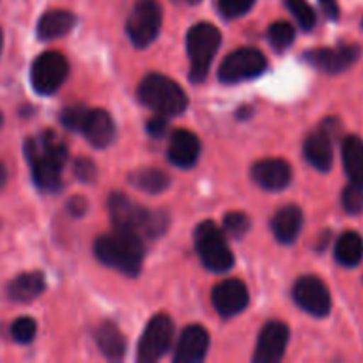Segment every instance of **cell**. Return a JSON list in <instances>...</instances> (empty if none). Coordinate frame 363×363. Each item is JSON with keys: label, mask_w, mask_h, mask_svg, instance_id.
Masks as SVG:
<instances>
[{"label": "cell", "mask_w": 363, "mask_h": 363, "mask_svg": "<svg viewBox=\"0 0 363 363\" xmlns=\"http://www.w3.org/2000/svg\"><path fill=\"white\" fill-rule=\"evenodd\" d=\"M268 39L277 52H284L294 41V27L287 21H275L268 30Z\"/></svg>", "instance_id": "4316f807"}, {"label": "cell", "mask_w": 363, "mask_h": 363, "mask_svg": "<svg viewBox=\"0 0 363 363\" xmlns=\"http://www.w3.org/2000/svg\"><path fill=\"white\" fill-rule=\"evenodd\" d=\"M201 156V142L191 131L176 130L169 142V160L176 167L190 169Z\"/></svg>", "instance_id": "e0dca14e"}, {"label": "cell", "mask_w": 363, "mask_h": 363, "mask_svg": "<svg viewBox=\"0 0 363 363\" xmlns=\"http://www.w3.org/2000/svg\"><path fill=\"white\" fill-rule=\"evenodd\" d=\"M289 342V328L282 321H269L259 335L254 353L255 363H277L286 354Z\"/></svg>", "instance_id": "4fadbf2b"}, {"label": "cell", "mask_w": 363, "mask_h": 363, "mask_svg": "<svg viewBox=\"0 0 363 363\" xmlns=\"http://www.w3.org/2000/svg\"><path fill=\"white\" fill-rule=\"evenodd\" d=\"M248 289L241 280H223L213 289V305L222 318H233L247 308Z\"/></svg>", "instance_id": "5bb4252c"}, {"label": "cell", "mask_w": 363, "mask_h": 363, "mask_svg": "<svg viewBox=\"0 0 363 363\" xmlns=\"http://www.w3.org/2000/svg\"><path fill=\"white\" fill-rule=\"evenodd\" d=\"M186 2L188 4H199V2H201V0H186Z\"/></svg>", "instance_id": "ab89813d"}, {"label": "cell", "mask_w": 363, "mask_h": 363, "mask_svg": "<svg viewBox=\"0 0 363 363\" xmlns=\"http://www.w3.org/2000/svg\"><path fill=\"white\" fill-rule=\"evenodd\" d=\"M94 252L103 264L128 277H137L144 261V245L140 234L116 227L112 234H105L94 245Z\"/></svg>", "instance_id": "7a4b0ae2"}, {"label": "cell", "mask_w": 363, "mask_h": 363, "mask_svg": "<svg viewBox=\"0 0 363 363\" xmlns=\"http://www.w3.org/2000/svg\"><path fill=\"white\" fill-rule=\"evenodd\" d=\"M85 206H87V202H85L84 197H73L69 202H67V208H69V211L73 213L74 216L84 215Z\"/></svg>", "instance_id": "d590c367"}, {"label": "cell", "mask_w": 363, "mask_h": 363, "mask_svg": "<svg viewBox=\"0 0 363 363\" xmlns=\"http://www.w3.org/2000/svg\"><path fill=\"white\" fill-rule=\"evenodd\" d=\"M286 6L291 11V14L296 18V21L303 30H312L314 28L315 13L307 0H286Z\"/></svg>", "instance_id": "83f0119b"}, {"label": "cell", "mask_w": 363, "mask_h": 363, "mask_svg": "<svg viewBox=\"0 0 363 363\" xmlns=\"http://www.w3.org/2000/svg\"><path fill=\"white\" fill-rule=\"evenodd\" d=\"M73 170H74V176H77L80 181H84V183H91V181H94L96 174H98L94 162L89 158L74 160Z\"/></svg>", "instance_id": "836d02e7"}, {"label": "cell", "mask_w": 363, "mask_h": 363, "mask_svg": "<svg viewBox=\"0 0 363 363\" xmlns=\"http://www.w3.org/2000/svg\"><path fill=\"white\" fill-rule=\"evenodd\" d=\"M294 301L308 314L326 318L332 311L330 291L318 277H301L293 287Z\"/></svg>", "instance_id": "8fae6325"}, {"label": "cell", "mask_w": 363, "mask_h": 363, "mask_svg": "<svg viewBox=\"0 0 363 363\" xmlns=\"http://www.w3.org/2000/svg\"><path fill=\"white\" fill-rule=\"evenodd\" d=\"M220 45H222V32L208 21H201L188 30L186 48L190 57L191 82H202L208 77L209 66Z\"/></svg>", "instance_id": "5b68a950"}, {"label": "cell", "mask_w": 363, "mask_h": 363, "mask_svg": "<svg viewBox=\"0 0 363 363\" xmlns=\"http://www.w3.org/2000/svg\"><path fill=\"white\" fill-rule=\"evenodd\" d=\"M174 337V321L167 314H156L147 323L138 342L137 358L140 363H152L169 351Z\"/></svg>", "instance_id": "30bf717a"}, {"label": "cell", "mask_w": 363, "mask_h": 363, "mask_svg": "<svg viewBox=\"0 0 363 363\" xmlns=\"http://www.w3.org/2000/svg\"><path fill=\"white\" fill-rule=\"evenodd\" d=\"M43 291H45V275L39 272H27L14 277L7 284L6 293L9 300L18 301V303H28L41 296Z\"/></svg>", "instance_id": "d6986e66"}, {"label": "cell", "mask_w": 363, "mask_h": 363, "mask_svg": "<svg viewBox=\"0 0 363 363\" xmlns=\"http://www.w3.org/2000/svg\"><path fill=\"white\" fill-rule=\"evenodd\" d=\"M223 229H225L227 236L236 238V240L238 238H243L250 230V218L240 211L227 213L223 216Z\"/></svg>", "instance_id": "f1b7e54d"}, {"label": "cell", "mask_w": 363, "mask_h": 363, "mask_svg": "<svg viewBox=\"0 0 363 363\" xmlns=\"http://www.w3.org/2000/svg\"><path fill=\"white\" fill-rule=\"evenodd\" d=\"M255 0H218L220 13L225 18H240L254 7Z\"/></svg>", "instance_id": "d6a6232c"}, {"label": "cell", "mask_w": 363, "mask_h": 363, "mask_svg": "<svg viewBox=\"0 0 363 363\" xmlns=\"http://www.w3.org/2000/svg\"><path fill=\"white\" fill-rule=\"evenodd\" d=\"M96 342L108 360H121L126 351V340L113 323H103L96 330Z\"/></svg>", "instance_id": "603a6c76"}, {"label": "cell", "mask_w": 363, "mask_h": 363, "mask_svg": "<svg viewBox=\"0 0 363 363\" xmlns=\"http://www.w3.org/2000/svg\"><path fill=\"white\" fill-rule=\"evenodd\" d=\"M7 184V169L2 162H0V191L4 190V186Z\"/></svg>", "instance_id": "74e56055"}, {"label": "cell", "mask_w": 363, "mask_h": 363, "mask_svg": "<svg viewBox=\"0 0 363 363\" xmlns=\"http://www.w3.org/2000/svg\"><path fill=\"white\" fill-rule=\"evenodd\" d=\"M305 158L319 170H330L333 165V145L326 130L314 131L305 140Z\"/></svg>", "instance_id": "ffe728a7"}, {"label": "cell", "mask_w": 363, "mask_h": 363, "mask_svg": "<svg viewBox=\"0 0 363 363\" xmlns=\"http://www.w3.org/2000/svg\"><path fill=\"white\" fill-rule=\"evenodd\" d=\"M87 116H89V108H85V106L82 105H73V106H67V108L64 110L62 116H60V121H62L64 126L69 128V130L82 131L84 130L85 121H87Z\"/></svg>", "instance_id": "1f68e13d"}, {"label": "cell", "mask_w": 363, "mask_h": 363, "mask_svg": "<svg viewBox=\"0 0 363 363\" xmlns=\"http://www.w3.org/2000/svg\"><path fill=\"white\" fill-rule=\"evenodd\" d=\"M268 67L264 53L257 48H245L234 50L233 53L223 59L222 66L218 69V78L223 84H238V82L252 80L262 74Z\"/></svg>", "instance_id": "52a82bcc"}, {"label": "cell", "mask_w": 363, "mask_h": 363, "mask_svg": "<svg viewBox=\"0 0 363 363\" xmlns=\"http://www.w3.org/2000/svg\"><path fill=\"white\" fill-rule=\"evenodd\" d=\"M209 350V333L206 328L199 325L186 326L177 340L176 351H174V362L176 363H197L204 360Z\"/></svg>", "instance_id": "9a60e30c"}, {"label": "cell", "mask_w": 363, "mask_h": 363, "mask_svg": "<svg viewBox=\"0 0 363 363\" xmlns=\"http://www.w3.org/2000/svg\"><path fill=\"white\" fill-rule=\"evenodd\" d=\"M138 99L165 117L179 116L186 110L188 96L184 89L165 74L152 73L142 80L138 87Z\"/></svg>", "instance_id": "277c9868"}, {"label": "cell", "mask_w": 363, "mask_h": 363, "mask_svg": "<svg viewBox=\"0 0 363 363\" xmlns=\"http://www.w3.org/2000/svg\"><path fill=\"white\" fill-rule=\"evenodd\" d=\"M342 160L350 179L363 181V140L360 137H346L342 144Z\"/></svg>", "instance_id": "d4e9b609"}, {"label": "cell", "mask_w": 363, "mask_h": 363, "mask_svg": "<svg viewBox=\"0 0 363 363\" xmlns=\"http://www.w3.org/2000/svg\"><path fill=\"white\" fill-rule=\"evenodd\" d=\"M167 131V117L162 116V113H158V116H155L152 119H149L147 123V133L151 135V137H163Z\"/></svg>", "instance_id": "e575fe53"}, {"label": "cell", "mask_w": 363, "mask_h": 363, "mask_svg": "<svg viewBox=\"0 0 363 363\" xmlns=\"http://www.w3.org/2000/svg\"><path fill=\"white\" fill-rule=\"evenodd\" d=\"M2 121H4V117H2V113H0V126H2Z\"/></svg>", "instance_id": "60d3db41"}, {"label": "cell", "mask_w": 363, "mask_h": 363, "mask_svg": "<svg viewBox=\"0 0 363 363\" xmlns=\"http://www.w3.org/2000/svg\"><path fill=\"white\" fill-rule=\"evenodd\" d=\"M126 27L128 35L137 48L151 45L162 28V6L158 0H137Z\"/></svg>", "instance_id": "ba28073f"}, {"label": "cell", "mask_w": 363, "mask_h": 363, "mask_svg": "<svg viewBox=\"0 0 363 363\" xmlns=\"http://www.w3.org/2000/svg\"><path fill=\"white\" fill-rule=\"evenodd\" d=\"M25 156L30 165L32 177L41 190L57 191L62 186L60 174L67 160V149L53 133L46 131L41 138H28L25 142Z\"/></svg>", "instance_id": "6da1fadb"}, {"label": "cell", "mask_w": 363, "mask_h": 363, "mask_svg": "<svg viewBox=\"0 0 363 363\" xmlns=\"http://www.w3.org/2000/svg\"><path fill=\"white\" fill-rule=\"evenodd\" d=\"M130 183L135 188L142 191H147V194H160V191L165 190L170 184V177L167 176L163 170L160 169H138L135 172L130 174Z\"/></svg>", "instance_id": "484cf974"}, {"label": "cell", "mask_w": 363, "mask_h": 363, "mask_svg": "<svg viewBox=\"0 0 363 363\" xmlns=\"http://www.w3.org/2000/svg\"><path fill=\"white\" fill-rule=\"evenodd\" d=\"M2 45H4V35H2V28H0V52H2Z\"/></svg>", "instance_id": "f35d334b"}, {"label": "cell", "mask_w": 363, "mask_h": 363, "mask_svg": "<svg viewBox=\"0 0 363 363\" xmlns=\"http://www.w3.org/2000/svg\"><path fill=\"white\" fill-rule=\"evenodd\" d=\"M321 4L323 7H325V13L328 14L330 18H333V20L339 18V7H337L335 0H321Z\"/></svg>", "instance_id": "8d00e7d4"}, {"label": "cell", "mask_w": 363, "mask_h": 363, "mask_svg": "<svg viewBox=\"0 0 363 363\" xmlns=\"http://www.w3.org/2000/svg\"><path fill=\"white\" fill-rule=\"evenodd\" d=\"M252 177L264 190L279 191L291 183L293 170L286 160L266 158L252 167Z\"/></svg>", "instance_id": "2e32d148"}, {"label": "cell", "mask_w": 363, "mask_h": 363, "mask_svg": "<svg viewBox=\"0 0 363 363\" xmlns=\"http://www.w3.org/2000/svg\"><path fill=\"white\" fill-rule=\"evenodd\" d=\"M344 209L351 215H357L363 209V181H351L342 194Z\"/></svg>", "instance_id": "f546056e"}, {"label": "cell", "mask_w": 363, "mask_h": 363, "mask_svg": "<svg viewBox=\"0 0 363 363\" xmlns=\"http://www.w3.org/2000/svg\"><path fill=\"white\" fill-rule=\"evenodd\" d=\"M335 257L342 266L360 264L363 259V238L358 233L347 230L339 238L335 247Z\"/></svg>", "instance_id": "cb8c5ba5"}, {"label": "cell", "mask_w": 363, "mask_h": 363, "mask_svg": "<svg viewBox=\"0 0 363 363\" xmlns=\"http://www.w3.org/2000/svg\"><path fill=\"white\" fill-rule=\"evenodd\" d=\"M69 73V62L60 52H45L32 62L30 82L38 94L50 96L59 91Z\"/></svg>", "instance_id": "9c48e42d"}, {"label": "cell", "mask_w": 363, "mask_h": 363, "mask_svg": "<svg viewBox=\"0 0 363 363\" xmlns=\"http://www.w3.org/2000/svg\"><path fill=\"white\" fill-rule=\"evenodd\" d=\"M303 223V215L298 206H286L279 209L272 220V229L280 243H293Z\"/></svg>", "instance_id": "7402d4cb"}, {"label": "cell", "mask_w": 363, "mask_h": 363, "mask_svg": "<svg viewBox=\"0 0 363 363\" xmlns=\"http://www.w3.org/2000/svg\"><path fill=\"white\" fill-rule=\"evenodd\" d=\"M360 46L357 45H339L333 48H318L305 53V59L318 69L326 73H342L347 67L353 66L360 59Z\"/></svg>", "instance_id": "7c38bea8"}, {"label": "cell", "mask_w": 363, "mask_h": 363, "mask_svg": "<svg viewBox=\"0 0 363 363\" xmlns=\"http://www.w3.org/2000/svg\"><path fill=\"white\" fill-rule=\"evenodd\" d=\"M82 133L94 147H106L116 137V124H113V119L106 110H89Z\"/></svg>", "instance_id": "ac0fdd59"}, {"label": "cell", "mask_w": 363, "mask_h": 363, "mask_svg": "<svg viewBox=\"0 0 363 363\" xmlns=\"http://www.w3.org/2000/svg\"><path fill=\"white\" fill-rule=\"evenodd\" d=\"M195 248L202 264L215 273L229 272L234 264V255L229 250L225 236L215 222L206 220L195 230Z\"/></svg>", "instance_id": "8992f818"}, {"label": "cell", "mask_w": 363, "mask_h": 363, "mask_svg": "<svg viewBox=\"0 0 363 363\" xmlns=\"http://www.w3.org/2000/svg\"><path fill=\"white\" fill-rule=\"evenodd\" d=\"M35 332H38V325L32 318H18L11 326V335L16 342L28 344L34 340Z\"/></svg>", "instance_id": "4dcf8cb0"}, {"label": "cell", "mask_w": 363, "mask_h": 363, "mask_svg": "<svg viewBox=\"0 0 363 363\" xmlns=\"http://www.w3.org/2000/svg\"><path fill=\"white\" fill-rule=\"evenodd\" d=\"M77 23L73 13L64 9H53L43 14L38 21V38L43 41L59 39L66 35Z\"/></svg>", "instance_id": "44dd1931"}, {"label": "cell", "mask_w": 363, "mask_h": 363, "mask_svg": "<svg viewBox=\"0 0 363 363\" xmlns=\"http://www.w3.org/2000/svg\"><path fill=\"white\" fill-rule=\"evenodd\" d=\"M108 211L116 227L135 230L138 234L144 233L151 238L165 233L167 225H169V218L165 213L149 211L119 191L108 197Z\"/></svg>", "instance_id": "3957f363"}]
</instances>
